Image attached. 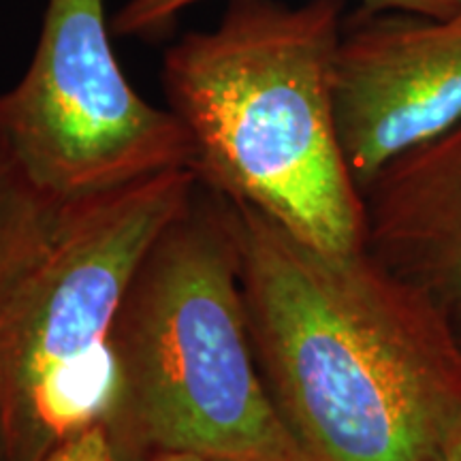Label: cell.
I'll list each match as a JSON object with an SVG mask.
<instances>
[{
    "label": "cell",
    "instance_id": "cell-3",
    "mask_svg": "<svg viewBox=\"0 0 461 461\" xmlns=\"http://www.w3.org/2000/svg\"><path fill=\"white\" fill-rule=\"evenodd\" d=\"M122 461H308L258 370L233 201L197 184L120 305L103 417Z\"/></svg>",
    "mask_w": 461,
    "mask_h": 461
},
{
    "label": "cell",
    "instance_id": "cell-7",
    "mask_svg": "<svg viewBox=\"0 0 461 461\" xmlns=\"http://www.w3.org/2000/svg\"><path fill=\"white\" fill-rule=\"evenodd\" d=\"M366 250L461 319V120L361 188Z\"/></svg>",
    "mask_w": 461,
    "mask_h": 461
},
{
    "label": "cell",
    "instance_id": "cell-5",
    "mask_svg": "<svg viewBox=\"0 0 461 461\" xmlns=\"http://www.w3.org/2000/svg\"><path fill=\"white\" fill-rule=\"evenodd\" d=\"M112 37L105 0H48L31 65L0 95V131L34 186L60 205L193 171L188 131L137 95Z\"/></svg>",
    "mask_w": 461,
    "mask_h": 461
},
{
    "label": "cell",
    "instance_id": "cell-2",
    "mask_svg": "<svg viewBox=\"0 0 461 461\" xmlns=\"http://www.w3.org/2000/svg\"><path fill=\"white\" fill-rule=\"evenodd\" d=\"M346 0H229L210 31L165 51L163 90L199 182L319 250L366 248L363 194L333 112Z\"/></svg>",
    "mask_w": 461,
    "mask_h": 461
},
{
    "label": "cell",
    "instance_id": "cell-11",
    "mask_svg": "<svg viewBox=\"0 0 461 461\" xmlns=\"http://www.w3.org/2000/svg\"><path fill=\"white\" fill-rule=\"evenodd\" d=\"M146 461H221V459H210V457H201V455H188V453H160Z\"/></svg>",
    "mask_w": 461,
    "mask_h": 461
},
{
    "label": "cell",
    "instance_id": "cell-12",
    "mask_svg": "<svg viewBox=\"0 0 461 461\" xmlns=\"http://www.w3.org/2000/svg\"><path fill=\"white\" fill-rule=\"evenodd\" d=\"M0 461H14V455H11V442L7 434V425H5L3 412H0Z\"/></svg>",
    "mask_w": 461,
    "mask_h": 461
},
{
    "label": "cell",
    "instance_id": "cell-9",
    "mask_svg": "<svg viewBox=\"0 0 461 461\" xmlns=\"http://www.w3.org/2000/svg\"><path fill=\"white\" fill-rule=\"evenodd\" d=\"M203 0H126L112 20L115 37L152 39L167 31L182 11ZM367 9H402L425 15H451L461 9L453 0H359Z\"/></svg>",
    "mask_w": 461,
    "mask_h": 461
},
{
    "label": "cell",
    "instance_id": "cell-14",
    "mask_svg": "<svg viewBox=\"0 0 461 461\" xmlns=\"http://www.w3.org/2000/svg\"><path fill=\"white\" fill-rule=\"evenodd\" d=\"M455 322H457V333H459V339H461V319H455Z\"/></svg>",
    "mask_w": 461,
    "mask_h": 461
},
{
    "label": "cell",
    "instance_id": "cell-13",
    "mask_svg": "<svg viewBox=\"0 0 461 461\" xmlns=\"http://www.w3.org/2000/svg\"><path fill=\"white\" fill-rule=\"evenodd\" d=\"M447 461H461V436L457 438V442H455L451 451H448Z\"/></svg>",
    "mask_w": 461,
    "mask_h": 461
},
{
    "label": "cell",
    "instance_id": "cell-4",
    "mask_svg": "<svg viewBox=\"0 0 461 461\" xmlns=\"http://www.w3.org/2000/svg\"><path fill=\"white\" fill-rule=\"evenodd\" d=\"M197 184L176 169L62 207L50 246L0 308V412L14 461H45L103 423L120 305Z\"/></svg>",
    "mask_w": 461,
    "mask_h": 461
},
{
    "label": "cell",
    "instance_id": "cell-8",
    "mask_svg": "<svg viewBox=\"0 0 461 461\" xmlns=\"http://www.w3.org/2000/svg\"><path fill=\"white\" fill-rule=\"evenodd\" d=\"M62 207L34 186L0 131V308L50 246Z\"/></svg>",
    "mask_w": 461,
    "mask_h": 461
},
{
    "label": "cell",
    "instance_id": "cell-10",
    "mask_svg": "<svg viewBox=\"0 0 461 461\" xmlns=\"http://www.w3.org/2000/svg\"><path fill=\"white\" fill-rule=\"evenodd\" d=\"M45 461H122L112 445L105 425L96 423L56 447Z\"/></svg>",
    "mask_w": 461,
    "mask_h": 461
},
{
    "label": "cell",
    "instance_id": "cell-6",
    "mask_svg": "<svg viewBox=\"0 0 461 461\" xmlns=\"http://www.w3.org/2000/svg\"><path fill=\"white\" fill-rule=\"evenodd\" d=\"M333 112L359 190L403 149L461 120V9L438 17L359 5L344 15Z\"/></svg>",
    "mask_w": 461,
    "mask_h": 461
},
{
    "label": "cell",
    "instance_id": "cell-15",
    "mask_svg": "<svg viewBox=\"0 0 461 461\" xmlns=\"http://www.w3.org/2000/svg\"><path fill=\"white\" fill-rule=\"evenodd\" d=\"M453 3H457V5H459V7H461V0H453Z\"/></svg>",
    "mask_w": 461,
    "mask_h": 461
},
{
    "label": "cell",
    "instance_id": "cell-1",
    "mask_svg": "<svg viewBox=\"0 0 461 461\" xmlns=\"http://www.w3.org/2000/svg\"><path fill=\"white\" fill-rule=\"evenodd\" d=\"M252 346L308 461H447L461 436L457 322L366 248L319 250L233 201Z\"/></svg>",
    "mask_w": 461,
    "mask_h": 461
}]
</instances>
